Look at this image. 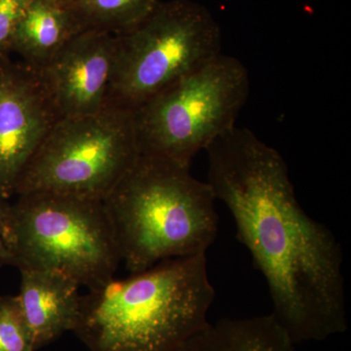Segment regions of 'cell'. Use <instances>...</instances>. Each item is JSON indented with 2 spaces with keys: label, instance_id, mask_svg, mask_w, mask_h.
<instances>
[{
  "label": "cell",
  "instance_id": "8",
  "mask_svg": "<svg viewBox=\"0 0 351 351\" xmlns=\"http://www.w3.org/2000/svg\"><path fill=\"white\" fill-rule=\"evenodd\" d=\"M59 119L34 69L0 56V196L15 195L23 171Z\"/></svg>",
  "mask_w": 351,
  "mask_h": 351
},
{
  "label": "cell",
  "instance_id": "9",
  "mask_svg": "<svg viewBox=\"0 0 351 351\" xmlns=\"http://www.w3.org/2000/svg\"><path fill=\"white\" fill-rule=\"evenodd\" d=\"M115 49V34L83 31L34 71L59 119L92 114L107 107Z\"/></svg>",
  "mask_w": 351,
  "mask_h": 351
},
{
  "label": "cell",
  "instance_id": "15",
  "mask_svg": "<svg viewBox=\"0 0 351 351\" xmlns=\"http://www.w3.org/2000/svg\"><path fill=\"white\" fill-rule=\"evenodd\" d=\"M29 0H0V56L12 52L14 36Z\"/></svg>",
  "mask_w": 351,
  "mask_h": 351
},
{
  "label": "cell",
  "instance_id": "5",
  "mask_svg": "<svg viewBox=\"0 0 351 351\" xmlns=\"http://www.w3.org/2000/svg\"><path fill=\"white\" fill-rule=\"evenodd\" d=\"M249 91L246 66L219 54L134 110L141 154L191 168L198 152L237 126Z\"/></svg>",
  "mask_w": 351,
  "mask_h": 351
},
{
  "label": "cell",
  "instance_id": "1",
  "mask_svg": "<svg viewBox=\"0 0 351 351\" xmlns=\"http://www.w3.org/2000/svg\"><path fill=\"white\" fill-rule=\"evenodd\" d=\"M206 152L207 182L265 277L278 324L295 345L346 332L341 244L302 209L282 156L237 126Z\"/></svg>",
  "mask_w": 351,
  "mask_h": 351
},
{
  "label": "cell",
  "instance_id": "14",
  "mask_svg": "<svg viewBox=\"0 0 351 351\" xmlns=\"http://www.w3.org/2000/svg\"><path fill=\"white\" fill-rule=\"evenodd\" d=\"M0 351H36L17 295L0 297Z\"/></svg>",
  "mask_w": 351,
  "mask_h": 351
},
{
  "label": "cell",
  "instance_id": "6",
  "mask_svg": "<svg viewBox=\"0 0 351 351\" xmlns=\"http://www.w3.org/2000/svg\"><path fill=\"white\" fill-rule=\"evenodd\" d=\"M140 156L134 110L107 106L59 119L23 171L15 195L50 193L104 201Z\"/></svg>",
  "mask_w": 351,
  "mask_h": 351
},
{
  "label": "cell",
  "instance_id": "3",
  "mask_svg": "<svg viewBox=\"0 0 351 351\" xmlns=\"http://www.w3.org/2000/svg\"><path fill=\"white\" fill-rule=\"evenodd\" d=\"M191 168L141 154L104 200L131 274L170 258L206 255L218 233L213 191Z\"/></svg>",
  "mask_w": 351,
  "mask_h": 351
},
{
  "label": "cell",
  "instance_id": "17",
  "mask_svg": "<svg viewBox=\"0 0 351 351\" xmlns=\"http://www.w3.org/2000/svg\"><path fill=\"white\" fill-rule=\"evenodd\" d=\"M57 1L61 2V3L66 4V5H68L69 0H57Z\"/></svg>",
  "mask_w": 351,
  "mask_h": 351
},
{
  "label": "cell",
  "instance_id": "10",
  "mask_svg": "<svg viewBox=\"0 0 351 351\" xmlns=\"http://www.w3.org/2000/svg\"><path fill=\"white\" fill-rule=\"evenodd\" d=\"M20 274L18 301L36 350L73 332L80 317V286L58 272L22 269Z\"/></svg>",
  "mask_w": 351,
  "mask_h": 351
},
{
  "label": "cell",
  "instance_id": "13",
  "mask_svg": "<svg viewBox=\"0 0 351 351\" xmlns=\"http://www.w3.org/2000/svg\"><path fill=\"white\" fill-rule=\"evenodd\" d=\"M161 0H69L83 31L119 34L149 17Z\"/></svg>",
  "mask_w": 351,
  "mask_h": 351
},
{
  "label": "cell",
  "instance_id": "7",
  "mask_svg": "<svg viewBox=\"0 0 351 351\" xmlns=\"http://www.w3.org/2000/svg\"><path fill=\"white\" fill-rule=\"evenodd\" d=\"M115 38L108 106L131 110L221 54L218 23L193 0L161 1L149 17Z\"/></svg>",
  "mask_w": 351,
  "mask_h": 351
},
{
  "label": "cell",
  "instance_id": "11",
  "mask_svg": "<svg viewBox=\"0 0 351 351\" xmlns=\"http://www.w3.org/2000/svg\"><path fill=\"white\" fill-rule=\"evenodd\" d=\"M83 32L75 14L57 0H29L14 36L12 52L38 71Z\"/></svg>",
  "mask_w": 351,
  "mask_h": 351
},
{
  "label": "cell",
  "instance_id": "16",
  "mask_svg": "<svg viewBox=\"0 0 351 351\" xmlns=\"http://www.w3.org/2000/svg\"><path fill=\"white\" fill-rule=\"evenodd\" d=\"M11 203L0 196V269L14 267V258L8 243V223Z\"/></svg>",
  "mask_w": 351,
  "mask_h": 351
},
{
  "label": "cell",
  "instance_id": "12",
  "mask_svg": "<svg viewBox=\"0 0 351 351\" xmlns=\"http://www.w3.org/2000/svg\"><path fill=\"white\" fill-rule=\"evenodd\" d=\"M176 351H295V343L269 314L207 322Z\"/></svg>",
  "mask_w": 351,
  "mask_h": 351
},
{
  "label": "cell",
  "instance_id": "4",
  "mask_svg": "<svg viewBox=\"0 0 351 351\" xmlns=\"http://www.w3.org/2000/svg\"><path fill=\"white\" fill-rule=\"evenodd\" d=\"M17 196L8 223L14 267L58 272L89 290L114 278L121 258L104 201L50 193Z\"/></svg>",
  "mask_w": 351,
  "mask_h": 351
},
{
  "label": "cell",
  "instance_id": "2",
  "mask_svg": "<svg viewBox=\"0 0 351 351\" xmlns=\"http://www.w3.org/2000/svg\"><path fill=\"white\" fill-rule=\"evenodd\" d=\"M206 255L170 258L82 295L73 332L91 351H176L208 322Z\"/></svg>",
  "mask_w": 351,
  "mask_h": 351
}]
</instances>
